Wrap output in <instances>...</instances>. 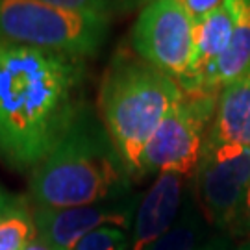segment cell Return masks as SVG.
I'll use <instances>...</instances> for the list:
<instances>
[{
	"label": "cell",
	"mask_w": 250,
	"mask_h": 250,
	"mask_svg": "<svg viewBox=\"0 0 250 250\" xmlns=\"http://www.w3.org/2000/svg\"><path fill=\"white\" fill-rule=\"evenodd\" d=\"M85 58L0 41V161L30 172L87 102Z\"/></svg>",
	"instance_id": "cell-1"
},
{
	"label": "cell",
	"mask_w": 250,
	"mask_h": 250,
	"mask_svg": "<svg viewBox=\"0 0 250 250\" xmlns=\"http://www.w3.org/2000/svg\"><path fill=\"white\" fill-rule=\"evenodd\" d=\"M134 176L119 154L97 109H80L60 143L30 170L34 208H71L132 195Z\"/></svg>",
	"instance_id": "cell-2"
},
{
	"label": "cell",
	"mask_w": 250,
	"mask_h": 250,
	"mask_svg": "<svg viewBox=\"0 0 250 250\" xmlns=\"http://www.w3.org/2000/svg\"><path fill=\"white\" fill-rule=\"evenodd\" d=\"M182 95L178 82L137 56L119 52L104 72L97 113L134 180L152 134Z\"/></svg>",
	"instance_id": "cell-3"
},
{
	"label": "cell",
	"mask_w": 250,
	"mask_h": 250,
	"mask_svg": "<svg viewBox=\"0 0 250 250\" xmlns=\"http://www.w3.org/2000/svg\"><path fill=\"white\" fill-rule=\"evenodd\" d=\"M111 19L54 6L45 0H0V41L76 58L97 56Z\"/></svg>",
	"instance_id": "cell-4"
},
{
	"label": "cell",
	"mask_w": 250,
	"mask_h": 250,
	"mask_svg": "<svg viewBox=\"0 0 250 250\" xmlns=\"http://www.w3.org/2000/svg\"><path fill=\"white\" fill-rule=\"evenodd\" d=\"M219 95L184 93L152 134L141 158L139 178L176 172L193 178L213 123Z\"/></svg>",
	"instance_id": "cell-5"
},
{
	"label": "cell",
	"mask_w": 250,
	"mask_h": 250,
	"mask_svg": "<svg viewBox=\"0 0 250 250\" xmlns=\"http://www.w3.org/2000/svg\"><path fill=\"white\" fill-rule=\"evenodd\" d=\"M191 188L206 223L219 230H233L245 221L250 189V148L206 139Z\"/></svg>",
	"instance_id": "cell-6"
},
{
	"label": "cell",
	"mask_w": 250,
	"mask_h": 250,
	"mask_svg": "<svg viewBox=\"0 0 250 250\" xmlns=\"http://www.w3.org/2000/svg\"><path fill=\"white\" fill-rule=\"evenodd\" d=\"M195 19L182 0H146L130 32L139 60L176 82L186 74L193 54Z\"/></svg>",
	"instance_id": "cell-7"
},
{
	"label": "cell",
	"mask_w": 250,
	"mask_h": 250,
	"mask_svg": "<svg viewBox=\"0 0 250 250\" xmlns=\"http://www.w3.org/2000/svg\"><path fill=\"white\" fill-rule=\"evenodd\" d=\"M141 193L119 200H106L71 208H34L36 237L52 250H72L82 237L104 226L130 230Z\"/></svg>",
	"instance_id": "cell-8"
},
{
	"label": "cell",
	"mask_w": 250,
	"mask_h": 250,
	"mask_svg": "<svg viewBox=\"0 0 250 250\" xmlns=\"http://www.w3.org/2000/svg\"><path fill=\"white\" fill-rule=\"evenodd\" d=\"M191 191V178L158 172L146 193H141L130 232V250H146L176 223Z\"/></svg>",
	"instance_id": "cell-9"
},
{
	"label": "cell",
	"mask_w": 250,
	"mask_h": 250,
	"mask_svg": "<svg viewBox=\"0 0 250 250\" xmlns=\"http://www.w3.org/2000/svg\"><path fill=\"white\" fill-rule=\"evenodd\" d=\"M233 15V0H224L211 13L195 21L191 62L186 74L178 82L180 89L184 93H195L206 71L223 56L232 36Z\"/></svg>",
	"instance_id": "cell-10"
},
{
	"label": "cell",
	"mask_w": 250,
	"mask_h": 250,
	"mask_svg": "<svg viewBox=\"0 0 250 250\" xmlns=\"http://www.w3.org/2000/svg\"><path fill=\"white\" fill-rule=\"evenodd\" d=\"M232 36L223 56L206 71L191 95H219L230 82L250 71V0H233Z\"/></svg>",
	"instance_id": "cell-11"
},
{
	"label": "cell",
	"mask_w": 250,
	"mask_h": 250,
	"mask_svg": "<svg viewBox=\"0 0 250 250\" xmlns=\"http://www.w3.org/2000/svg\"><path fill=\"white\" fill-rule=\"evenodd\" d=\"M208 141L250 148V71L219 91Z\"/></svg>",
	"instance_id": "cell-12"
},
{
	"label": "cell",
	"mask_w": 250,
	"mask_h": 250,
	"mask_svg": "<svg viewBox=\"0 0 250 250\" xmlns=\"http://www.w3.org/2000/svg\"><path fill=\"white\" fill-rule=\"evenodd\" d=\"M208 239V223L191 188L176 223L146 250H197Z\"/></svg>",
	"instance_id": "cell-13"
},
{
	"label": "cell",
	"mask_w": 250,
	"mask_h": 250,
	"mask_svg": "<svg viewBox=\"0 0 250 250\" xmlns=\"http://www.w3.org/2000/svg\"><path fill=\"white\" fill-rule=\"evenodd\" d=\"M34 237L36 226L26 206L0 221V250H22Z\"/></svg>",
	"instance_id": "cell-14"
},
{
	"label": "cell",
	"mask_w": 250,
	"mask_h": 250,
	"mask_svg": "<svg viewBox=\"0 0 250 250\" xmlns=\"http://www.w3.org/2000/svg\"><path fill=\"white\" fill-rule=\"evenodd\" d=\"M72 250H130V230L104 226L82 237Z\"/></svg>",
	"instance_id": "cell-15"
},
{
	"label": "cell",
	"mask_w": 250,
	"mask_h": 250,
	"mask_svg": "<svg viewBox=\"0 0 250 250\" xmlns=\"http://www.w3.org/2000/svg\"><path fill=\"white\" fill-rule=\"evenodd\" d=\"M54 6L67 8L72 11H82V13H93V15H104V17H113L117 11L128 9L139 4L141 0H45Z\"/></svg>",
	"instance_id": "cell-16"
},
{
	"label": "cell",
	"mask_w": 250,
	"mask_h": 250,
	"mask_svg": "<svg viewBox=\"0 0 250 250\" xmlns=\"http://www.w3.org/2000/svg\"><path fill=\"white\" fill-rule=\"evenodd\" d=\"M224 0H182V4L186 6V9L189 11V15L195 19H200L211 13L213 9H217Z\"/></svg>",
	"instance_id": "cell-17"
},
{
	"label": "cell",
	"mask_w": 250,
	"mask_h": 250,
	"mask_svg": "<svg viewBox=\"0 0 250 250\" xmlns=\"http://www.w3.org/2000/svg\"><path fill=\"white\" fill-rule=\"evenodd\" d=\"M21 208H24V200L21 197H15V195L8 193L6 189L0 186V221L4 217H8L9 213L21 209Z\"/></svg>",
	"instance_id": "cell-18"
},
{
	"label": "cell",
	"mask_w": 250,
	"mask_h": 250,
	"mask_svg": "<svg viewBox=\"0 0 250 250\" xmlns=\"http://www.w3.org/2000/svg\"><path fill=\"white\" fill-rule=\"evenodd\" d=\"M230 241L226 239V237H209L208 241L202 245V247H198L197 250H230Z\"/></svg>",
	"instance_id": "cell-19"
},
{
	"label": "cell",
	"mask_w": 250,
	"mask_h": 250,
	"mask_svg": "<svg viewBox=\"0 0 250 250\" xmlns=\"http://www.w3.org/2000/svg\"><path fill=\"white\" fill-rule=\"evenodd\" d=\"M22 250H52V249H50V247H48L46 243L41 241V239H37V237H34V239H32V241L28 243V245H26V247H24Z\"/></svg>",
	"instance_id": "cell-20"
},
{
	"label": "cell",
	"mask_w": 250,
	"mask_h": 250,
	"mask_svg": "<svg viewBox=\"0 0 250 250\" xmlns=\"http://www.w3.org/2000/svg\"><path fill=\"white\" fill-rule=\"evenodd\" d=\"M245 223L250 228V189H249V195H247V204H245Z\"/></svg>",
	"instance_id": "cell-21"
},
{
	"label": "cell",
	"mask_w": 250,
	"mask_h": 250,
	"mask_svg": "<svg viewBox=\"0 0 250 250\" xmlns=\"http://www.w3.org/2000/svg\"><path fill=\"white\" fill-rule=\"evenodd\" d=\"M233 250H250V243H245V245H241V247H237V249Z\"/></svg>",
	"instance_id": "cell-22"
}]
</instances>
